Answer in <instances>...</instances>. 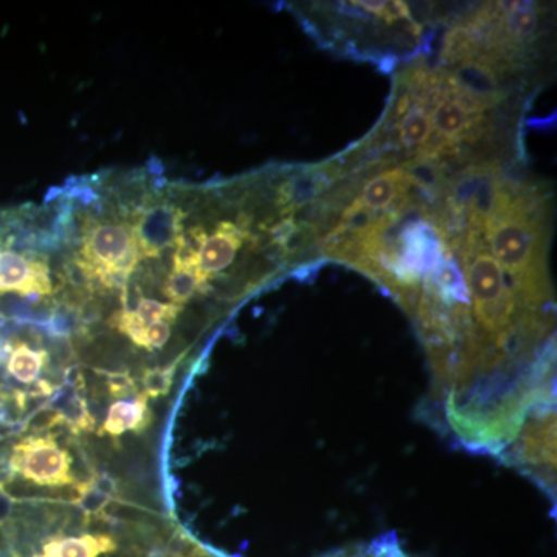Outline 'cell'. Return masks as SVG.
Listing matches in <instances>:
<instances>
[{
  "label": "cell",
  "instance_id": "11",
  "mask_svg": "<svg viewBox=\"0 0 557 557\" xmlns=\"http://www.w3.org/2000/svg\"><path fill=\"white\" fill-rule=\"evenodd\" d=\"M110 324L115 325L132 343L137 344L139 347L148 348L146 347V327L148 325L139 319L135 310L124 309L116 311Z\"/></svg>",
  "mask_w": 557,
  "mask_h": 557
},
{
  "label": "cell",
  "instance_id": "9",
  "mask_svg": "<svg viewBox=\"0 0 557 557\" xmlns=\"http://www.w3.org/2000/svg\"><path fill=\"white\" fill-rule=\"evenodd\" d=\"M150 410L148 397L145 394L132 399H120L110 406L108 418L102 424V431L112 437H119L127 431L139 432L148 428Z\"/></svg>",
  "mask_w": 557,
  "mask_h": 557
},
{
  "label": "cell",
  "instance_id": "3",
  "mask_svg": "<svg viewBox=\"0 0 557 557\" xmlns=\"http://www.w3.org/2000/svg\"><path fill=\"white\" fill-rule=\"evenodd\" d=\"M139 249L134 231L124 223H97L84 234L81 259L76 260L89 278H100L106 287H119L137 267Z\"/></svg>",
  "mask_w": 557,
  "mask_h": 557
},
{
  "label": "cell",
  "instance_id": "13",
  "mask_svg": "<svg viewBox=\"0 0 557 557\" xmlns=\"http://www.w3.org/2000/svg\"><path fill=\"white\" fill-rule=\"evenodd\" d=\"M171 338V324L168 322H153L146 327V347L148 350L161 348Z\"/></svg>",
  "mask_w": 557,
  "mask_h": 557
},
{
  "label": "cell",
  "instance_id": "7",
  "mask_svg": "<svg viewBox=\"0 0 557 557\" xmlns=\"http://www.w3.org/2000/svg\"><path fill=\"white\" fill-rule=\"evenodd\" d=\"M0 362L5 364L7 373L21 384H33L49 362V354L44 348L33 347L20 336L0 338Z\"/></svg>",
  "mask_w": 557,
  "mask_h": 557
},
{
  "label": "cell",
  "instance_id": "2",
  "mask_svg": "<svg viewBox=\"0 0 557 557\" xmlns=\"http://www.w3.org/2000/svg\"><path fill=\"white\" fill-rule=\"evenodd\" d=\"M498 460L556 497V405L534 410Z\"/></svg>",
  "mask_w": 557,
  "mask_h": 557
},
{
  "label": "cell",
  "instance_id": "12",
  "mask_svg": "<svg viewBox=\"0 0 557 557\" xmlns=\"http://www.w3.org/2000/svg\"><path fill=\"white\" fill-rule=\"evenodd\" d=\"M174 366L166 369H152L143 375V387H145L146 397H161L166 395L174 381Z\"/></svg>",
  "mask_w": 557,
  "mask_h": 557
},
{
  "label": "cell",
  "instance_id": "4",
  "mask_svg": "<svg viewBox=\"0 0 557 557\" xmlns=\"http://www.w3.org/2000/svg\"><path fill=\"white\" fill-rule=\"evenodd\" d=\"M10 468L40 486L73 483L72 458L51 435H30L13 446Z\"/></svg>",
  "mask_w": 557,
  "mask_h": 557
},
{
  "label": "cell",
  "instance_id": "1",
  "mask_svg": "<svg viewBox=\"0 0 557 557\" xmlns=\"http://www.w3.org/2000/svg\"><path fill=\"white\" fill-rule=\"evenodd\" d=\"M307 21L313 22L318 36H327L330 46L355 47L362 53L370 40V50L418 53L421 40H428L429 21H418L405 2H335L313 3Z\"/></svg>",
  "mask_w": 557,
  "mask_h": 557
},
{
  "label": "cell",
  "instance_id": "6",
  "mask_svg": "<svg viewBox=\"0 0 557 557\" xmlns=\"http://www.w3.org/2000/svg\"><path fill=\"white\" fill-rule=\"evenodd\" d=\"M177 247L174 267L164 282L163 293L171 304L183 307L197 295L211 289V281L200 269L199 249L186 244L182 236H180Z\"/></svg>",
  "mask_w": 557,
  "mask_h": 557
},
{
  "label": "cell",
  "instance_id": "5",
  "mask_svg": "<svg viewBox=\"0 0 557 557\" xmlns=\"http://www.w3.org/2000/svg\"><path fill=\"white\" fill-rule=\"evenodd\" d=\"M183 214L170 203L152 205L141 212L135 225L139 255L159 256L163 249L177 245L182 236Z\"/></svg>",
  "mask_w": 557,
  "mask_h": 557
},
{
  "label": "cell",
  "instance_id": "14",
  "mask_svg": "<svg viewBox=\"0 0 557 557\" xmlns=\"http://www.w3.org/2000/svg\"><path fill=\"white\" fill-rule=\"evenodd\" d=\"M11 512V500L10 497L7 496L5 491L0 487V525L7 522L10 518Z\"/></svg>",
  "mask_w": 557,
  "mask_h": 557
},
{
  "label": "cell",
  "instance_id": "10",
  "mask_svg": "<svg viewBox=\"0 0 557 557\" xmlns=\"http://www.w3.org/2000/svg\"><path fill=\"white\" fill-rule=\"evenodd\" d=\"M183 307L175 306V304H161L156 299L141 298L138 300L137 310L139 319L146 325L153 324V322H174L178 314L182 313Z\"/></svg>",
  "mask_w": 557,
  "mask_h": 557
},
{
  "label": "cell",
  "instance_id": "8",
  "mask_svg": "<svg viewBox=\"0 0 557 557\" xmlns=\"http://www.w3.org/2000/svg\"><path fill=\"white\" fill-rule=\"evenodd\" d=\"M116 542L108 534L53 537L33 557H100L115 552Z\"/></svg>",
  "mask_w": 557,
  "mask_h": 557
}]
</instances>
